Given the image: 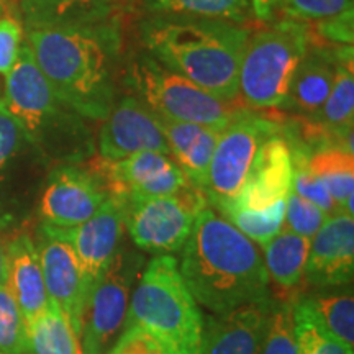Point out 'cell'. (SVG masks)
Instances as JSON below:
<instances>
[{
  "mask_svg": "<svg viewBox=\"0 0 354 354\" xmlns=\"http://www.w3.org/2000/svg\"><path fill=\"white\" fill-rule=\"evenodd\" d=\"M179 271L190 294L214 315L272 300L269 274L254 243L205 207L194 221Z\"/></svg>",
  "mask_w": 354,
  "mask_h": 354,
  "instance_id": "6da1fadb",
  "label": "cell"
},
{
  "mask_svg": "<svg viewBox=\"0 0 354 354\" xmlns=\"http://www.w3.org/2000/svg\"><path fill=\"white\" fill-rule=\"evenodd\" d=\"M113 39L112 32L99 25L26 32L35 63L53 91L91 120H105L113 107Z\"/></svg>",
  "mask_w": 354,
  "mask_h": 354,
  "instance_id": "7a4b0ae2",
  "label": "cell"
},
{
  "mask_svg": "<svg viewBox=\"0 0 354 354\" xmlns=\"http://www.w3.org/2000/svg\"><path fill=\"white\" fill-rule=\"evenodd\" d=\"M248 30L233 21L156 19L146 24L143 39L158 61L223 102L238 100V71Z\"/></svg>",
  "mask_w": 354,
  "mask_h": 354,
  "instance_id": "3957f363",
  "label": "cell"
},
{
  "mask_svg": "<svg viewBox=\"0 0 354 354\" xmlns=\"http://www.w3.org/2000/svg\"><path fill=\"white\" fill-rule=\"evenodd\" d=\"M2 104L25 138L46 158L63 165L81 162L94 154V140L84 117L53 91L26 43L7 74Z\"/></svg>",
  "mask_w": 354,
  "mask_h": 354,
  "instance_id": "277c9868",
  "label": "cell"
},
{
  "mask_svg": "<svg viewBox=\"0 0 354 354\" xmlns=\"http://www.w3.org/2000/svg\"><path fill=\"white\" fill-rule=\"evenodd\" d=\"M125 326L148 335L162 354H202L205 318L174 256L148 261L131 292Z\"/></svg>",
  "mask_w": 354,
  "mask_h": 354,
  "instance_id": "5b68a950",
  "label": "cell"
},
{
  "mask_svg": "<svg viewBox=\"0 0 354 354\" xmlns=\"http://www.w3.org/2000/svg\"><path fill=\"white\" fill-rule=\"evenodd\" d=\"M308 48L302 21L287 20L248 37L238 71V97L248 107H286L292 77Z\"/></svg>",
  "mask_w": 354,
  "mask_h": 354,
  "instance_id": "8992f818",
  "label": "cell"
},
{
  "mask_svg": "<svg viewBox=\"0 0 354 354\" xmlns=\"http://www.w3.org/2000/svg\"><path fill=\"white\" fill-rule=\"evenodd\" d=\"M130 81L143 97L146 107L159 118L223 131L245 112L236 102L220 100L196 82L148 57L133 64Z\"/></svg>",
  "mask_w": 354,
  "mask_h": 354,
  "instance_id": "52a82bcc",
  "label": "cell"
},
{
  "mask_svg": "<svg viewBox=\"0 0 354 354\" xmlns=\"http://www.w3.org/2000/svg\"><path fill=\"white\" fill-rule=\"evenodd\" d=\"M141 269L143 256L122 241L88 295L81 330L84 354H107L112 348L125 325L131 292Z\"/></svg>",
  "mask_w": 354,
  "mask_h": 354,
  "instance_id": "ba28073f",
  "label": "cell"
},
{
  "mask_svg": "<svg viewBox=\"0 0 354 354\" xmlns=\"http://www.w3.org/2000/svg\"><path fill=\"white\" fill-rule=\"evenodd\" d=\"M207 207L201 189L189 184L172 196L145 198L127 205L125 227L133 245L153 254L180 251L197 215Z\"/></svg>",
  "mask_w": 354,
  "mask_h": 354,
  "instance_id": "9c48e42d",
  "label": "cell"
},
{
  "mask_svg": "<svg viewBox=\"0 0 354 354\" xmlns=\"http://www.w3.org/2000/svg\"><path fill=\"white\" fill-rule=\"evenodd\" d=\"M279 131L269 118L245 110L221 131L207 172V202L215 209L227 205L238 196L258 154L261 145Z\"/></svg>",
  "mask_w": 354,
  "mask_h": 354,
  "instance_id": "30bf717a",
  "label": "cell"
},
{
  "mask_svg": "<svg viewBox=\"0 0 354 354\" xmlns=\"http://www.w3.org/2000/svg\"><path fill=\"white\" fill-rule=\"evenodd\" d=\"M87 165L100 177L109 197L118 198L125 207L145 198L172 196L190 184L174 159L162 153L143 151L118 161L94 156Z\"/></svg>",
  "mask_w": 354,
  "mask_h": 354,
  "instance_id": "8fae6325",
  "label": "cell"
},
{
  "mask_svg": "<svg viewBox=\"0 0 354 354\" xmlns=\"http://www.w3.org/2000/svg\"><path fill=\"white\" fill-rule=\"evenodd\" d=\"M35 245L50 304L63 312L81 338L88 289L76 251L63 230L50 225H41Z\"/></svg>",
  "mask_w": 354,
  "mask_h": 354,
  "instance_id": "7c38bea8",
  "label": "cell"
},
{
  "mask_svg": "<svg viewBox=\"0 0 354 354\" xmlns=\"http://www.w3.org/2000/svg\"><path fill=\"white\" fill-rule=\"evenodd\" d=\"M107 198V189L91 166L63 162L48 176L39 198V216L43 225L74 228L91 218Z\"/></svg>",
  "mask_w": 354,
  "mask_h": 354,
  "instance_id": "4fadbf2b",
  "label": "cell"
},
{
  "mask_svg": "<svg viewBox=\"0 0 354 354\" xmlns=\"http://www.w3.org/2000/svg\"><path fill=\"white\" fill-rule=\"evenodd\" d=\"M100 158L109 161L125 159L131 154L154 151L171 156L158 117L135 97H125L110 110L99 133Z\"/></svg>",
  "mask_w": 354,
  "mask_h": 354,
  "instance_id": "5bb4252c",
  "label": "cell"
},
{
  "mask_svg": "<svg viewBox=\"0 0 354 354\" xmlns=\"http://www.w3.org/2000/svg\"><path fill=\"white\" fill-rule=\"evenodd\" d=\"M354 218L346 212L330 215L310 240L304 279L317 289H333L353 282Z\"/></svg>",
  "mask_w": 354,
  "mask_h": 354,
  "instance_id": "9a60e30c",
  "label": "cell"
},
{
  "mask_svg": "<svg viewBox=\"0 0 354 354\" xmlns=\"http://www.w3.org/2000/svg\"><path fill=\"white\" fill-rule=\"evenodd\" d=\"M125 212V203L115 197H109L87 221L74 228H61L76 251L87 282L88 295L122 245Z\"/></svg>",
  "mask_w": 354,
  "mask_h": 354,
  "instance_id": "2e32d148",
  "label": "cell"
},
{
  "mask_svg": "<svg viewBox=\"0 0 354 354\" xmlns=\"http://www.w3.org/2000/svg\"><path fill=\"white\" fill-rule=\"evenodd\" d=\"M292 183L294 165L290 148L277 131L261 145L246 183L234 201L227 205L248 212L268 210L277 203L287 202L292 194Z\"/></svg>",
  "mask_w": 354,
  "mask_h": 354,
  "instance_id": "e0dca14e",
  "label": "cell"
},
{
  "mask_svg": "<svg viewBox=\"0 0 354 354\" xmlns=\"http://www.w3.org/2000/svg\"><path fill=\"white\" fill-rule=\"evenodd\" d=\"M351 61L353 46L335 50L313 46L310 51L307 48L292 77L286 107L299 110L304 117H313L328 99L335 84L336 66Z\"/></svg>",
  "mask_w": 354,
  "mask_h": 354,
  "instance_id": "ac0fdd59",
  "label": "cell"
},
{
  "mask_svg": "<svg viewBox=\"0 0 354 354\" xmlns=\"http://www.w3.org/2000/svg\"><path fill=\"white\" fill-rule=\"evenodd\" d=\"M269 305L248 304L207 318L202 354H261Z\"/></svg>",
  "mask_w": 354,
  "mask_h": 354,
  "instance_id": "d6986e66",
  "label": "cell"
},
{
  "mask_svg": "<svg viewBox=\"0 0 354 354\" xmlns=\"http://www.w3.org/2000/svg\"><path fill=\"white\" fill-rule=\"evenodd\" d=\"M6 286L19 305L25 326L50 305L37 245L30 234H17L6 248Z\"/></svg>",
  "mask_w": 354,
  "mask_h": 354,
  "instance_id": "ffe728a7",
  "label": "cell"
},
{
  "mask_svg": "<svg viewBox=\"0 0 354 354\" xmlns=\"http://www.w3.org/2000/svg\"><path fill=\"white\" fill-rule=\"evenodd\" d=\"M159 125L169 145L171 158L180 167L189 183L203 192L210 159L221 131L214 128L159 118Z\"/></svg>",
  "mask_w": 354,
  "mask_h": 354,
  "instance_id": "44dd1931",
  "label": "cell"
},
{
  "mask_svg": "<svg viewBox=\"0 0 354 354\" xmlns=\"http://www.w3.org/2000/svg\"><path fill=\"white\" fill-rule=\"evenodd\" d=\"M17 21L37 28L95 26L109 17L110 0H17Z\"/></svg>",
  "mask_w": 354,
  "mask_h": 354,
  "instance_id": "7402d4cb",
  "label": "cell"
},
{
  "mask_svg": "<svg viewBox=\"0 0 354 354\" xmlns=\"http://www.w3.org/2000/svg\"><path fill=\"white\" fill-rule=\"evenodd\" d=\"M315 120L326 133L338 141L339 146L353 151V120H354V76L351 63L336 66L335 84L322 109L307 117Z\"/></svg>",
  "mask_w": 354,
  "mask_h": 354,
  "instance_id": "603a6c76",
  "label": "cell"
},
{
  "mask_svg": "<svg viewBox=\"0 0 354 354\" xmlns=\"http://www.w3.org/2000/svg\"><path fill=\"white\" fill-rule=\"evenodd\" d=\"M307 167L325 185L339 212L353 215L354 158L342 146H325L308 154Z\"/></svg>",
  "mask_w": 354,
  "mask_h": 354,
  "instance_id": "cb8c5ba5",
  "label": "cell"
},
{
  "mask_svg": "<svg viewBox=\"0 0 354 354\" xmlns=\"http://www.w3.org/2000/svg\"><path fill=\"white\" fill-rule=\"evenodd\" d=\"M266 271L279 287L294 290L302 284L307 264L310 240L282 228L268 245H264Z\"/></svg>",
  "mask_w": 354,
  "mask_h": 354,
  "instance_id": "d4e9b609",
  "label": "cell"
},
{
  "mask_svg": "<svg viewBox=\"0 0 354 354\" xmlns=\"http://www.w3.org/2000/svg\"><path fill=\"white\" fill-rule=\"evenodd\" d=\"M26 344L32 354H84L79 335L53 304L26 325Z\"/></svg>",
  "mask_w": 354,
  "mask_h": 354,
  "instance_id": "484cf974",
  "label": "cell"
},
{
  "mask_svg": "<svg viewBox=\"0 0 354 354\" xmlns=\"http://www.w3.org/2000/svg\"><path fill=\"white\" fill-rule=\"evenodd\" d=\"M320 326L343 344L354 346V299L353 290L317 292L299 299Z\"/></svg>",
  "mask_w": 354,
  "mask_h": 354,
  "instance_id": "4316f807",
  "label": "cell"
},
{
  "mask_svg": "<svg viewBox=\"0 0 354 354\" xmlns=\"http://www.w3.org/2000/svg\"><path fill=\"white\" fill-rule=\"evenodd\" d=\"M148 7L156 12L233 24H240L251 12L250 0H149Z\"/></svg>",
  "mask_w": 354,
  "mask_h": 354,
  "instance_id": "83f0119b",
  "label": "cell"
},
{
  "mask_svg": "<svg viewBox=\"0 0 354 354\" xmlns=\"http://www.w3.org/2000/svg\"><path fill=\"white\" fill-rule=\"evenodd\" d=\"M286 205L287 202H281L263 212H248L233 205H223L216 210L246 238L264 246L284 228Z\"/></svg>",
  "mask_w": 354,
  "mask_h": 354,
  "instance_id": "f1b7e54d",
  "label": "cell"
},
{
  "mask_svg": "<svg viewBox=\"0 0 354 354\" xmlns=\"http://www.w3.org/2000/svg\"><path fill=\"white\" fill-rule=\"evenodd\" d=\"M292 315L299 354H353V348L343 344L322 328L320 323L299 299H294L292 302Z\"/></svg>",
  "mask_w": 354,
  "mask_h": 354,
  "instance_id": "f546056e",
  "label": "cell"
},
{
  "mask_svg": "<svg viewBox=\"0 0 354 354\" xmlns=\"http://www.w3.org/2000/svg\"><path fill=\"white\" fill-rule=\"evenodd\" d=\"M292 302L271 300L261 354H299L294 330V315H292Z\"/></svg>",
  "mask_w": 354,
  "mask_h": 354,
  "instance_id": "4dcf8cb0",
  "label": "cell"
},
{
  "mask_svg": "<svg viewBox=\"0 0 354 354\" xmlns=\"http://www.w3.org/2000/svg\"><path fill=\"white\" fill-rule=\"evenodd\" d=\"M26 351L28 344L24 315L3 282L0 286V354H25Z\"/></svg>",
  "mask_w": 354,
  "mask_h": 354,
  "instance_id": "1f68e13d",
  "label": "cell"
},
{
  "mask_svg": "<svg viewBox=\"0 0 354 354\" xmlns=\"http://www.w3.org/2000/svg\"><path fill=\"white\" fill-rule=\"evenodd\" d=\"M328 216L330 215L325 214L315 203L292 192L287 198L284 228L312 240L313 234L322 228Z\"/></svg>",
  "mask_w": 354,
  "mask_h": 354,
  "instance_id": "d6a6232c",
  "label": "cell"
},
{
  "mask_svg": "<svg viewBox=\"0 0 354 354\" xmlns=\"http://www.w3.org/2000/svg\"><path fill=\"white\" fill-rule=\"evenodd\" d=\"M276 8L295 21H318L353 10V0H279Z\"/></svg>",
  "mask_w": 354,
  "mask_h": 354,
  "instance_id": "836d02e7",
  "label": "cell"
},
{
  "mask_svg": "<svg viewBox=\"0 0 354 354\" xmlns=\"http://www.w3.org/2000/svg\"><path fill=\"white\" fill-rule=\"evenodd\" d=\"M24 32L13 17H0V74L10 73L19 59Z\"/></svg>",
  "mask_w": 354,
  "mask_h": 354,
  "instance_id": "e575fe53",
  "label": "cell"
},
{
  "mask_svg": "<svg viewBox=\"0 0 354 354\" xmlns=\"http://www.w3.org/2000/svg\"><path fill=\"white\" fill-rule=\"evenodd\" d=\"M24 138V131H21L19 123L0 102V172L6 169L8 162L19 151Z\"/></svg>",
  "mask_w": 354,
  "mask_h": 354,
  "instance_id": "d590c367",
  "label": "cell"
},
{
  "mask_svg": "<svg viewBox=\"0 0 354 354\" xmlns=\"http://www.w3.org/2000/svg\"><path fill=\"white\" fill-rule=\"evenodd\" d=\"M251 8L256 13V17L261 20H268L276 10V6L279 0H250Z\"/></svg>",
  "mask_w": 354,
  "mask_h": 354,
  "instance_id": "8d00e7d4",
  "label": "cell"
},
{
  "mask_svg": "<svg viewBox=\"0 0 354 354\" xmlns=\"http://www.w3.org/2000/svg\"><path fill=\"white\" fill-rule=\"evenodd\" d=\"M6 272H7V253H6V246H3L2 240H0V286L6 282Z\"/></svg>",
  "mask_w": 354,
  "mask_h": 354,
  "instance_id": "74e56055",
  "label": "cell"
},
{
  "mask_svg": "<svg viewBox=\"0 0 354 354\" xmlns=\"http://www.w3.org/2000/svg\"><path fill=\"white\" fill-rule=\"evenodd\" d=\"M0 6H2L3 12L12 10V7L15 6V0H0Z\"/></svg>",
  "mask_w": 354,
  "mask_h": 354,
  "instance_id": "f35d334b",
  "label": "cell"
},
{
  "mask_svg": "<svg viewBox=\"0 0 354 354\" xmlns=\"http://www.w3.org/2000/svg\"><path fill=\"white\" fill-rule=\"evenodd\" d=\"M131 2H143V0H131ZM145 2H146V3H148V2H149V0H145Z\"/></svg>",
  "mask_w": 354,
  "mask_h": 354,
  "instance_id": "ab89813d",
  "label": "cell"
},
{
  "mask_svg": "<svg viewBox=\"0 0 354 354\" xmlns=\"http://www.w3.org/2000/svg\"><path fill=\"white\" fill-rule=\"evenodd\" d=\"M2 13H3V8H2V6H0V17H2Z\"/></svg>",
  "mask_w": 354,
  "mask_h": 354,
  "instance_id": "60d3db41",
  "label": "cell"
}]
</instances>
